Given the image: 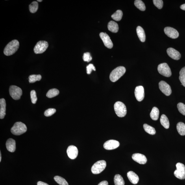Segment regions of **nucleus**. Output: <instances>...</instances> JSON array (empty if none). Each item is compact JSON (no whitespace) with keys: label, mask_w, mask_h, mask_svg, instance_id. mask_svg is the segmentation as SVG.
I'll use <instances>...</instances> for the list:
<instances>
[{"label":"nucleus","mask_w":185,"mask_h":185,"mask_svg":"<svg viewBox=\"0 0 185 185\" xmlns=\"http://www.w3.org/2000/svg\"><path fill=\"white\" fill-rule=\"evenodd\" d=\"M19 47V43L18 40H13L6 46L4 49V53L6 56L13 55L17 51Z\"/></svg>","instance_id":"1"},{"label":"nucleus","mask_w":185,"mask_h":185,"mask_svg":"<svg viewBox=\"0 0 185 185\" xmlns=\"http://www.w3.org/2000/svg\"><path fill=\"white\" fill-rule=\"evenodd\" d=\"M126 72L125 67L120 66L113 70L110 74V79L111 81L114 82L118 80L124 75Z\"/></svg>","instance_id":"2"},{"label":"nucleus","mask_w":185,"mask_h":185,"mask_svg":"<svg viewBox=\"0 0 185 185\" xmlns=\"http://www.w3.org/2000/svg\"><path fill=\"white\" fill-rule=\"evenodd\" d=\"M27 129L25 124L18 122L15 123L11 129L12 133L16 136H19L27 131Z\"/></svg>","instance_id":"3"},{"label":"nucleus","mask_w":185,"mask_h":185,"mask_svg":"<svg viewBox=\"0 0 185 185\" xmlns=\"http://www.w3.org/2000/svg\"><path fill=\"white\" fill-rule=\"evenodd\" d=\"M114 108L115 113L119 117H123L127 114V108L122 102H116L114 104Z\"/></svg>","instance_id":"4"},{"label":"nucleus","mask_w":185,"mask_h":185,"mask_svg":"<svg viewBox=\"0 0 185 185\" xmlns=\"http://www.w3.org/2000/svg\"><path fill=\"white\" fill-rule=\"evenodd\" d=\"M106 166V163L104 160L97 161L93 165L91 171L93 173L98 174L101 173L105 169Z\"/></svg>","instance_id":"5"},{"label":"nucleus","mask_w":185,"mask_h":185,"mask_svg":"<svg viewBox=\"0 0 185 185\" xmlns=\"http://www.w3.org/2000/svg\"><path fill=\"white\" fill-rule=\"evenodd\" d=\"M176 170L174 174L178 179L183 180L185 179V166L182 163H178L176 165Z\"/></svg>","instance_id":"6"},{"label":"nucleus","mask_w":185,"mask_h":185,"mask_svg":"<svg viewBox=\"0 0 185 185\" xmlns=\"http://www.w3.org/2000/svg\"><path fill=\"white\" fill-rule=\"evenodd\" d=\"M48 47L49 44L46 41H39L34 47V53L36 54H41L44 53Z\"/></svg>","instance_id":"7"},{"label":"nucleus","mask_w":185,"mask_h":185,"mask_svg":"<svg viewBox=\"0 0 185 185\" xmlns=\"http://www.w3.org/2000/svg\"><path fill=\"white\" fill-rule=\"evenodd\" d=\"M9 92L10 96L15 100L20 99L22 94L21 89L15 86H12L10 87Z\"/></svg>","instance_id":"8"},{"label":"nucleus","mask_w":185,"mask_h":185,"mask_svg":"<svg viewBox=\"0 0 185 185\" xmlns=\"http://www.w3.org/2000/svg\"><path fill=\"white\" fill-rule=\"evenodd\" d=\"M157 69L159 73L165 77H169L171 75V69L166 63H162L159 65Z\"/></svg>","instance_id":"9"},{"label":"nucleus","mask_w":185,"mask_h":185,"mask_svg":"<svg viewBox=\"0 0 185 185\" xmlns=\"http://www.w3.org/2000/svg\"><path fill=\"white\" fill-rule=\"evenodd\" d=\"M160 90L164 94L167 96L170 95L172 91L170 86L164 81H161L159 83Z\"/></svg>","instance_id":"10"},{"label":"nucleus","mask_w":185,"mask_h":185,"mask_svg":"<svg viewBox=\"0 0 185 185\" xmlns=\"http://www.w3.org/2000/svg\"><path fill=\"white\" fill-rule=\"evenodd\" d=\"M99 36L105 46L108 49H112L113 43L108 35L106 33L101 32L100 33Z\"/></svg>","instance_id":"11"},{"label":"nucleus","mask_w":185,"mask_h":185,"mask_svg":"<svg viewBox=\"0 0 185 185\" xmlns=\"http://www.w3.org/2000/svg\"><path fill=\"white\" fill-rule=\"evenodd\" d=\"M134 94L137 101L139 102L143 101L145 96L144 90L143 87L142 86L136 87L135 90Z\"/></svg>","instance_id":"12"},{"label":"nucleus","mask_w":185,"mask_h":185,"mask_svg":"<svg viewBox=\"0 0 185 185\" xmlns=\"http://www.w3.org/2000/svg\"><path fill=\"white\" fill-rule=\"evenodd\" d=\"M164 31L166 35L172 38H177L179 37V33L177 30L170 27H167L165 28Z\"/></svg>","instance_id":"13"},{"label":"nucleus","mask_w":185,"mask_h":185,"mask_svg":"<svg viewBox=\"0 0 185 185\" xmlns=\"http://www.w3.org/2000/svg\"><path fill=\"white\" fill-rule=\"evenodd\" d=\"M120 145L118 141L111 140L106 141L104 144V149L107 150H112L117 149Z\"/></svg>","instance_id":"14"},{"label":"nucleus","mask_w":185,"mask_h":185,"mask_svg":"<svg viewBox=\"0 0 185 185\" xmlns=\"http://www.w3.org/2000/svg\"><path fill=\"white\" fill-rule=\"evenodd\" d=\"M67 152L69 157L72 160L77 158L78 154L77 148L74 145L70 146L67 149Z\"/></svg>","instance_id":"15"},{"label":"nucleus","mask_w":185,"mask_h":185,"mask_svg":"<svg viewBox=\"0 0 185 185\" xmlns=\"http://www.w3.org/2000/svg\"><path fill=\"white\" fill-rule=\"evenodd\" d=\"M132 159L140 164H145L147 162L146 156L140 153L134 154L132 155Z\"/></svg>","instance_id":"16"},{"label":"nucleus","mask_w":185,"mask_h":185,"mask_svg":"<svg viewBox=\"0 0 185 185\" xmlns=\"http://www.w3.org/2000/svg\"><path fill=\"white\" fill-rule=\"evenodd\" d=\"M167 52L170 57L174 60H179L181 57V55L179 52L173 48L168 49Z\"/></svg>","instance_id":"17"},{"label":"nucleus","mask_w":185,"mask_h":185,"mask_svg":"<svg viewBox=\"0 0 185 185\" xmlns=\"http://www.w3.org/2000/svg\"><path fill=\"white\" fill-rule=\"evenodd\" d=\"M7 149L10 152H14L16 149V142L11 138L8 139L6 143Z\"/></svg>","instance_id":"18"},{"label":"nucleus","mask_w":185,"mask_h":185,"mask_svg":"<svg viewBox=\"0 0 185 185\" xmlns=\"http://www.w3.org/2000/svg\"><path fill=\"white\" fill-rule=\"evenodd\" d=\"M128 179L132 184H136L138 183L139 178L138 176L132 171L128 172L127 174Z\"/></svg>","instance_id":"19"},{"label":"nucleus","mask_w":185,"mask_h":185,"mask_svg":"<svg viewBox=\"0 0 185 185\" xmlns=\"http://www.w3.org/2000/svg\"><path fill=\"white\" fill-rule=\"evenodd\" d=\"M6 102L4 99H0V118L3 119L6 115Z\"/></svg>","instance_id":"20"},{"label":"nucleus","mask_w":185,"mask_h":185,"mask_svg":"<svg viewBox=\"0 0 185 185\" xmlns=\"http://www.w3.org/2000/svg\"><path fill=\"white\" fill-rule=\"evenodd\" d=\"M136 32L139 39L142 42L145 41L146 36L144 30L140 26H138L136 28Z\"/></svg>","instance_id":"21"},{"label":"nucleus","mask_w":185,"mask_h":185,"mask_svg":"<svg viewBox=\"0 0 185 185\" xmlns=\"http://www.w3.org/2000/svg\"><path fill=\"white\" fill-rule=\"evenodd\" d=\"M108 28L109 31L115 33L118 32L119 30V27L118 24L112 21H110L108 23Z\"/></svg>","instance_id":"22"},{"label":"nucleus","mask_w":185,"mask_h":185,"mask_svg":"<svg viewBox=\"0 0 185 185\" xmlns=\"http://www.w3.org/2000/svg\"><path fill=\"white\" fill-rule=\"evenodd\" d=\"M160 122L165 129H168L169 127V122L167 117L165 115H162L160 119Z\"/></svg>","instance_id":"23"},{"label":"nucleus","mask_w":185,"mask_h":185,"mask_svg":"<svg viewBox=\"0 0 185 185\" xmlns=\"http://www.w3.org/2000/svg\"><path fill=\"white\" fill-rule=\"evenodd\" d=\"M150 117L154 120H157L159 116V110L157 108L154 107L150 113Z\"/></svg>","instance_id":"24"},{"label":"nucleus","mask_w":185,"mask_h":185,"mask_svg":"<svg viewBox=\"0 0 185 185\" xmlns=\"http://www.w3.org/2000/svg\"><path fill=\"white\" fill-rule=\"evenodd\" d=\"M177 131L180 135H185V124L183 123L179 122L177 124Z\"/></svg>","instance_id":"25"},{"label":"nucleus","mask_w":185,"mask_h":185,"mask_svg":"<svg viewBox=\"0 0 185 185\" xmlns=\"http://www.w3.org/2000/svg\"><path fill=\"white\" fill-rule=\"evenodd\" d=\"M115 185H125V182L122 176L119 175H116L114 178Z\"/></svg>","instance_id":"26"},{"label":"nucleus","mask_w":185,"mask_h":185,"mask_svg":"<svg viewBox=\"0 0 185 185\" xmlns=\"http://www.w3.org/2000/svg\"><path fill=\"white\" fill-rule=\"evenodd\" d=\"M123 16V13L121 10H118L112 15V18L114 20L118 21H120Z\"/></svg>","instance_id":"27"},{"label":"nucleus","mask_w":185,"mask_h":185,"mask_svg":"<svg viewBox=\"0 0 185 185\" xmlns=\"http://www.w3.org/2000/svg\"><path fill=\"white\" fill-rule=\"evenodd\" d=\"M59 93V91L57 89H52L46 94V96L49 98H52L57 96Z\"/></svg>","instance_id":"28"},{"label":"nucleus","mask_w":185,"mask_h":185,"mask_svg":"<svg viewBox=\"0 0 185 185\" xmlns=\"http://www.w3.org/2000/svg\"><path fill=\"white\" fill-rule=\"evenodd\" d=\"M143 128L145 131L147 133H148L152 135L156 133V130L154 128L147 124H144L143 125Z\"/></svg>","instance_id":"29"},{"label":"nucleus","mask_w":185,"mask_h":185,"mask_svg":"<svg viewBox=\"0 0 185 185\" xmlns=\"http://www.w3.org/2000/svg\"><path fill=\"white\" fill-rule=\"evenodd\" d=\"M134 5L138 9L142 11H144L146 9L145 4L141 0H136L135 1Z\"/></svg>","instance_id":"30"},{"label":"nucleus","mask_w":185,"mask_h":185,"mask_svg":"<svg viewBox=\"0 0 185 185\" xmlns=\"http://www.w3.org/2000/svg\"><path fill=\"white\" fill-rule=\"evenodd\" d=\"M38 2L34 1L32 2L29 6V10L31 13H36L38 11Z\"/></svg>","instance_id":"31"},{"label":"nucleus","mask_w":185,"mask_h":185,"mask_svg":"<svg viewBox=\"0 0 185 185\" xmlns=\"http://www.w3.org/2000/svg\"><path fill=\"white\" fill-rule=\"evenodd\" d=\"M54 179L56 182L60 185H69L68 183L66 180L59 176H55Z\"/></svg>","instance_id":"32"},{"label":"nucleus","mask_w":185,"mask_h":185,"mask_svg":"<svg viewBox=\"0 0 185 185\" xmlns=\"http://www.w3.org/2000/svg\"><path fill=\"white\" fill-rule=\"evenodd\" d=\"M42 79V76L40 75H30L29 77L30 83H33L37 81H39Z\"/></svg>","instance_id":"33"},{"label":"nucleus","mask_w":185,"mask_h":185,"mask_svg":"<svg viewBox=\"0 0 185 185\" xmlns=\"http://www.w3.org/2000/svg\"><path fill=\"white\" fill-rule=\"evenodd\" d=\"M179 73V80L182 85L185 87V67L181 70Z\"/></svg>","instance_id":"34"},{"label":"nucleus","mask_w":185,"mask_h":185,"mask_svg":"<svg viewBox=\"0 0 185 185\" xmlns=\"http://www.w3.org/2000/svg\"><path fill=\"white\" fill-rule=\"evenodd\" d=\"M178 110L182 114L185 116V105L184 103H179L177 104Z\"/></svg>","instance_id":"35"},{"label":"nucleus","mask_w":185,"mask_h":185,"mask_svg":"<svg viewBox=\"0 0 185 185\" xmlns=\"http://www.w3.org/2000/svg\"><path fill=\"white\" fill-rule=\"evenodd\" d=\"M56 110L54 108H49L46 110L44 112L45 116L48 117L51 116L56 112Z\"/></svg>","instance_id":"36"},{"label":"nucleus","mask_w":185,"mask_h":185,"mask_svg":"<svg viewBox=\"0 0 185 185\" xmlns=\"http://www.w3.org/2000/svg\"><path fill=\"white\" fill-rule=\"evenodd\" d=\"M31 98L32 103L33 104H35L38 100V98L36 96V91L35 90H32L31 93Z\"/></svg>","instance_id":"37"},{"label":"nucleus","mask_w":185,"mask_h":185,"mask_svg":"<svg viewBox=\"0 0 185 185\" xmlns=\"http://www.w3.org/2000/svg\"><path fill=\"white\" fill-rule=\"evenodd\" d=\"M153 2L154 5L159 9H161L163 6V2L162 0H154Z\"/></svg>","instance_id":"38"},{"label":"nucleus","mask_w":185,"mask_h":185,"mask_svg":"<svg viewBox=\"0 0 185 185\" xmlns=\"http://www.w3.org/2000/svg\"><path fill=\"white\" fill-rule=\"evenodd\" d=\"M83 58V60L84 62H90L92 59L90 53H89V52H86V53L84 54Z\"/></svg>","instance_id":"39"},{"label":"nucleus","mask_w":185,"mask_h":185,"mask_svg":"<svg viewBox=\"0 0 185 185\" xmlns=\"http://www.w3.org/2000/svg\"><path fill=\"white\" fill-rule=\"evenodd\" d=\"M87 73L90 75L92 70L96 71L95 67L92 64H90L86 67Z\"/></svg>","instance_id":"40"},{"label":"nucleus","mask_w":185,"mask_h":185,"mask_svg":"<svg viewBox=\"0 0 185 185\" xmlns=\"http://www.w3.org/2000/svg\"><path fill=\"white\" fill-rule=\"evenodd\" d=\"M98 185H108V182L106 181H103L100 183Z\"/></svg>","instance_id":"41"},{"label":"nucleus","mask_w":185,"mask_h":185,"mask_svg":"<svg viewBox=\"0 0 185 185\" xmlns=\"http://www.w3.org/2000/svg\"><path fill=\"white\" fill-rule=\"evenodd\" d=\"M38 185H49L48 184L42 181H38L37 183Z\"/></svg>","instance_id":"42"},{"label":"nucleus","mask_w":185,"mask_h":185,"mask_svg":"<svg viewBox=\"0 0 185 185\" xmlns=\"http://www.w3.org/2000/svg\"><path fill=\"white\" fill-rule=\"evenodd\" d=\"M180 7L182 10L185 11V4H183V5L181 6Z\"/></svg>","instance_id":"43"},{"label":"nucleus","mask_w":185,"mask_h":185,"mask_svg":"<svg viewBox=\"0 0 185 185\" xmlns=\"http://www.w3.org/2000/svg\"><path fill=\"white\" fill-rule=\"evenodd\" d=\"M1 152H0V162H1Z\"/></svg>","instance_id":"44"},{"label":"nucleus","mask_w":185,"mask_h":185,"mask_svg":"<svg viewBox=\"0 0 185 185\" xmlns=\"http://www.w3.org/2000/svg\"><path fill=\"white\" fill-rule=\"evenodd\" d=\"M37 1L41 2L42 1V0H38V1Z\"/></svg>","instance_id":"45"}]
</instances>
